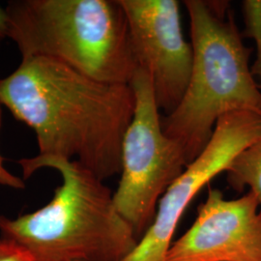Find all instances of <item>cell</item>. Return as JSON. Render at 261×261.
<instances>
[{"label": "cell", "instance_id": "obj_1", "mask_svg": "<svg viewBox=\"0 0 261 261\" xmlns=\"http://www.w3.org/2000/svg\"><path fill=\"white\" fill-rule=\"evenodd\" d=\"M0 103L34 130L38 155L76 161L103 181L121 173L122 142L135 112L130 85L31 57L0 79Z\"/></svg>", "mask_w": 261, "mask_h": 261}, {"label": "cell", "instance_id": "obj_2", "mask_svg": "<svg viewBox=\"0 0 261 261\" xmlns=\"http://www.w3.org/2000/svg\"><path fill=\"white\" fill-rule=\"evenodd\" d=\"M22 178L42 168L56 170L62 184L47 205L10 219L0 215V232L35 261H122L139 239L118 212L112 190L76 161L37 155L19 159Z\"/></svg>", "mask_w": 261, "mask_h": 261}, {"label": "cell", "instance_id": "obj_3", "mask_svg": "<svg viewBox=\"0 0 261 261\" xmlns=\"http://www.w3.org/2000/svg\"><path fill=\"white\" fill-rule=\"evenodd\" d=\"M183 3L190 19L192 72L182 100L162 125L190 164L205 148L222 116L234 112L261 115V90L251 71L252 48L243 43L229 2Z\"/></svg>", "mask_w": 261, "mask_h": 261}, {"label": "cell", "instance_id": "obj_4", "mask_svg": "<svg viewBox=\"0 0 261 261\" xmlns=\"http://www.w3.org/2000/svg\"><path fill=\"white\" fill-rule=\"evenodd\" d=\"M5 10L21 59L45 57L110 84L130 85L139 71L119 0H11Z\"/></svg>", "mask_w": 261, "mask_h": 261}, {"label": "cell", "instance_id": "obj_5", "mask_svg": "<svg viewBox=\"0 0 261 261\" xmlns=\"http://www.w3.org/2000/svg\"><path fill=\"white\" fill-rule=\"evenodd\" d=\"M130 86L135 112L123 138L120 180L113 199L140 240L155 219L161 197L189 162L180 144L164 132L149 74L139 69Z\"/></svg>", "mask_w": 261, "mask_h": 261}, {"label": "cell", "instance_id": "obj_6", "mask_svg": "<svg viewBox=\"0 0 261 261\" xmlns=\"http://www.w3.org/2000/svg\"><path fill=\"white\" fill-rule=\"evenodd\" d=\"M261 136V115L234 112L217 122L205 148L161 197L155 219L136 248L122 261H166L178 224L197 194Z\"/></svg>", "mask_w": 261, "mask_h": 261}, {"label": "cell", "instance_id": "obj_7", "mask_svg": "<svg viewBox=\"0 0 261 261\" xmlns=\"http://www.w3.org/2000/svg\"><path fill=\"white\" fill-rule=\"evenodd\" d=\"M128 18L139 69L151 76L160 112H173L183 98L193 66L176 0H119Z\"/></svg>", "mask_w": 261, "mask_h": 261}, {"label": "cell", "instance_id": "obj_8", "mask_svg": "<svg viewBox=\"0 0 261 261\" xmlns=\"http://www.w3.org/2000/svg\"><path fill=\"white\" fill-rule=\"evenodd\" d=\"M166 261H261V208L249 191L224 198L208 187L194 224L171 243Z\"/></svg>", "mask_w": 261, "mask_h": 261}, {"label": "cell", "instance_id": "obj_9", "mask_svg": "<svg viewBox=\"0 0 261 261\" xmlns=\"http://www.w3.org/2000/svg\"><path fill=\"white\" fill-rule=\"evenodd\" d=\"M224 173L228 185L237 193L249 188L261 208V136L233 159Z\"/></svg>", "mask_w": 261, "mask_h": 261}, {"label": "cell", "instance_id": "obj_10", "mask_svg": "<svg viewBox=\"0 0 261 261\" xmlns=\"http://www.w3.org/2000/svg\"><path fill=\"white\" fill-rule=\"evenodd\" d=\"M241 6L245 22L244 35L252 38L256 46V58L251 71L261 82V0H244Z\"/></svg>", "mask_w": 261, "mask_h": 261}, {"label": "cell", "instance_id": "obj_11", "mask_svg": "<svg viewBox=\"0 0 261 261\" xmlns=\"http://www.w3.org/2000/svg\"><path fill=\"white\" fill-rule=\"evenodd\" d=\"M0 261H35L32 254L19 243L6 238H0Z\"/></svg>", "mask_w": 261, "mask_h": 261}, {"label": "cell", "instance_id": "obj_12", "mask_svg": "<svg viewBox=\"0 0 261 261\" xmlns=\"http://www.w3.org/2000/svg\"><path fill=\"white\" fill-rule=\"evenodd\" d=\"M2 122V112H1V103H0V128ZM5 158L0 153V185L8 187L15 190H23L25 188L24 180L10 172L4 165Z\"/></svg>", "mask_w": 261, "mask_h": 261}, {"label": "cell", "instance_id": "obj_13", "mask_svg": "<svg viewBox=\"0 0 261 261\" xmlns=\"http://www.w3.org/2000/svg\"><path fill=\"white\" fill-rule=\"evenodd\" d=\"M6 39H9L8 18L5 8L0 6V46Z\"/></svg>", "mask_w": 261, "mask_h": 261}]
</instances>
